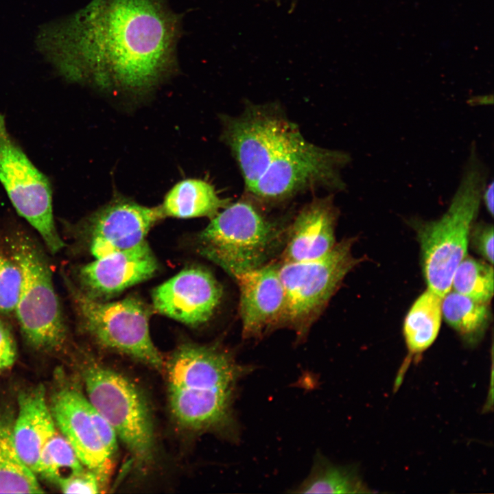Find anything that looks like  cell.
<instances>
[{
	"label": "cell",
	"instance_id": "8",
	"mask_svg": "<svg viewBox=\"0 0 494 494\" xmlns=\"http://www.w3.org/2000/svg\"><path fill=\"white\" fill-rule=\"evenodd\" d=\"M353 243V238L344 239L319 258L279 263L286 302L283 325L298 339L307 334L346 275L362 261L352 253Z\"/></svg>",
	"mask_w": 494,
	"mask_h": 494
},
{
	"label": "cell",
	"instance_id": "29",
	"mask_svg": "<svg viewBox=\"0 0 494 494\" xmlns=\"http://www.w3.org/2000/svg\"><path fill=\"white\" fill-rule=\"evenodd\" d=\"M91 413L98 435L106 450L113 458L118 447V438L116 432L109 422L92 405Z\"/></svg>",
	"mask_w": 494,
	"mask_h": 494
},
{
	"label": "cell",
	"instance_id": "26",
	"mask_svg": "<svg viewBox=\"0 0 494 494\" xmlns=\"http://www.w3.org/2000/svg\"><path fill=\"white\" fill-rule=\"evenodd\" d=\"M22 282L21 270L10 255L0 249V314L14 312Z\"/></svg>",
	"mask_w": 494,
	"mask_h": 494
},
{
	"label": "cell",
	"instance_id": "23",
	"mask_svg": "<svg viewBox=\"0 0 494 494\" xmlns=\"http://www.w3.org/2000/svg\"><path fill=\"white\" fill-rule=\"evenodd\" d=\"M368 489L351 467L334 465L316 457L308 477L296 488L298 493H362Z\"/></svg>",
	"mask_w": 494,
	"mask_h": 494
},
{
	"label": "cell",
	"instance_id": "2",
	"mask_svg": "<svg viewBox=\"0 0 494 494\" xmlns=\"http://www.w3.org/2000/svg\"><path fill=\"white\" fill-rule=\"evenodd\" d=\"M250 369L219 346L189 342L178 346L163 369L176 423L187 430L220 431L237 440L233 403L238 381Z\"/></svg>",
	"mask_w": 494,
	"mask_h": 494
},
{
	"label": "cell",
	"instance_id": "16",
	"mask_svg": "<svg viewBox=\"0 0 494 494\" xmlns=\"http://www.w3.org/2000/svg\"><path fill=\"white\" fill-rule=\"evenodd\" d=\"M158 263L147 241L84 265L79 278L88 296L104 301L151 278Z\"/></svg>",
	"mask_w": 494,
	"mask_h": 494
},
{
	"label": "cell",
	"instance_id": "12",
	"mask_svg": "<svg viewBox=\"0 0 494 494\" xmlns=\"http://www.w3.org/2000/svg\"><path fill=\"white\" fill-rule=\"evenodd\" d=\"M164 217L160 205L144 206L115 193L84 222L91 252L98 259L137 246L146 241L150 229Z\"/></svg>",
	"mask_w": 494,
	"mask_h": 494
},
{
	"label": "cell",
	"instance_id": "28",
	"mask_svg": "<svg viewBox=\"0 0 494 494\" xmlns=\"http://www.w3.org/2000/svg\"><path fill=\"white\" fill-rule=\"evenodd\" d=\"M474 249L490 264L493 263V227L491 224H480L470 233Z\"/></svg>",
	"mask_w": 494,
	"mask_h": 494
},
{
	"label": "cell",
	"instance_id": "30",
	"mask_svg": "<svg viewBox=\"0 0 494 494\" xmlns=\"http://www.w3.org/2000/svg\"><path fill=\"white\" fill-rule=\"evenodd\" d=\"M16 355L14 337L8 325L0 319V370L11 367Z\"/></svg>",
	"mask_w": 494,
	"mask_h": 494
},
{
	"label": "cell",
	"instance_id": "20",
	"mask_svg": "<svg viewBox=\"0 0 494 494\" xmlns=\"http://www.w3.org/2000/svg\"><path fill=\"white\" fill-rule=\"evenodd\" d=\"M442 298L427 289L414 301L403 324V335L408 355L401 366L395 386L401 383L412 358L419 356L436 340L442 318Z\"/></svg>",
	"mask_w": 494,
	"mask_h": 494
},
{
	"label": "cell",
	"instance_id": "17",
	"mask_svg": "<svg viewBox=\"0 0 494 494\" xmlns=\"http://www.w3.org/2000/svg\"><path fill=\"white\" fill-rule=\"evenodd\" d=\"M338 216L330 196L305 204L287 229L281 262L308 261L328 253L336 244Z\"/></svg>",
	"mask_w": 494,
	"mask_h": 494
},
{
	"label": "cell",
	"instance_id": "31",
	"mask_svg": "<svg viewBox=\"0 0 494 494\" xmlns=\"http://www.w3.org/2000/svg\"><path fill=\"white\" fill-rule=\"evenodd\" d=\"M494 185L492 182L484 190L483 200L484 203L491 215H493V198H494Z\"/></svg>",
	"mask_w": 494,
	"mask_h": 494
},
{
	"label": "cell",
	"instance_id": "10",
	"mask_svg": "<svg viewBox=\"0 0 494 494\" xmlns=\"http://www.w3.org/2000/svg\"><path fill=\"white\" fill-rule=\"evenodd\" d=\"M0 183L18 214L39 233L50 252H59L64 244L54 222L50 181L12 138L1 113Z\"/></svg>",
	"mask_w": 494,
	"mask_h": 494
},
{
	"label": "cell",
	"instance_id": "27",
	"mask_svg": "<svg viewBox=\"0 0 494 494\" xmlns=\"http://www.w3.org/2000/svg\"><path fill=\"white\" fill-rule=\"evenodd\" d=\"M56 483L64 493H98L104 486L95 473L85 467L60 478Z\"/></svg>",
	"mask_w": 494,
	"mask_h": 494
},
{
	"label": "cell",
	"instance_id": "3",
	"mask_svg": "<svg viewBox=\"0 0 494 494\" xmlns=\"http://www.w3.org/2000/svg\"><path fill=\"white\" fill-rule=\"evenodd\" d=\"M198 235L200 252L231 277L268 263L285 243L287 229L246 200L230 203Z\"/></svg>",
	"mask_w": 494,
	"mask_h": 494
},
{
	"label": "cell",
	"instance_id": "1",
	"mask_svg": "<svg viewBox=\"0 0 494 494\" xmlns=\"http://www.w3.org/2000/svg\"><path fill=\"white\" fill-rule=\"evenodd\" d=\"M181 19L167 0H92L64 25L59 71L104 92L148 95L178 71Z\"/></svg>",
	"mask_w": 494,
	"mask_h": 494
},
{
	"label": "cell",
	"instance_id": "5",
	"mask_svg": "<svg viewBox=\"0 0 494 494\" xmlns=\"http://www.w3.org/2000/svg\"><path fill=\"white\" fill-rule=\"evenodd\" d=\"M82 378L88 401L112 425L137 467L152 464L154 428L141 389L124 375L94 360L84 366Z\"/></svg>",
	"mask_w": 494,
	"mask_h": 494
},
{
	"label": "cell",
	"instance_id": "9",
	"mask_svg": "<svg viewBox=\"0 0 494 494\" xmlns=\"http://www.w3.org/2000/svg\"><path fill=\"white\" fill-rule=\"evenodd\" d=\"M349 161L344 152L318 147L302 136L273 157L248 192L272 203L314 187L341 189L340 170Z\"/></svg>",
	"mask_w": 494,
	"mask_h": 494
},
{
	"label": "cell",
	"instance_id": "15",
	"mask_svg": "<svg viewBox=\"0 0 494 494\" xmlns=\"http://www.w3.org/2000/svg\"><path fill=\"white\" fill-rule=\"evenodd\" d=\"M232 277L239 287L244 338H258L283 325L286 302L279 263H268Z\"/></svg>",
	"mask_w": 494,
	"mask_h": 494
},
{
	"label": "cell",
	"instance_id": "18",
	"mask_svg": "<svg viewBox=\"0 0 494 494\" xmlns=\"http://www.w3.org/2000/svg\"><path fill=\"white\" fill-rule=\"evenodd\" d=\"M56 430L44 388L37 386L21 392L12 437L21 459L35 473H38L42 450Z\"/></svg>",
	"mask_w": 494,
	"mask_h": 494
},
{
	"label": "cell",
	"instance_id": "14",
	"mask_svg": "<svg viewBox=\"0 0 494 494\" xmlns=\"http://www.w3.org/2000/svg\"><path fill=\"white\" fill-rule=\"evenodd\" d=\"M51 405L56 424L82 464L105 484L112 471L113 457L98 435L86 397L74 388L65 387L54 395Z\"/></svg>",
	"mask_w": 494,
	"mask_h": 494
},
{
	"label": "cell",
	"instance_id": "25",
	"mask_svg": "<svg viewBox=\"0 0 494 494\" xmlns=\"http://www.w3.org/2000/svg\"><path fill=\"white\" fill-rule=\"evenodd\" d=\"M84 468L70 443L56 429L42 450L38 473L57 482L60 478Z\"/></svg>",
	"mask_w": 494,
	"mask_h": 494
},
{
	"label": "cell",
	"instance_id": "4",
	"mask_svg": "<svg viewBox=\"0 0 494 494\" xmlns=\"http://www.w3.org/2000/svg\"><path fill=\"white\" fill-rule=\"evenodd\" d=\"M8 246L22 274L14 310L22 333L36 349H60L67 339V329L48 260L38 244L24 232L12 235Z\"/></svg>",
	"mask_w": 494,
	"mask_h": 494
},
{
	"label": "cell",
	"instance_id": "13",
	"mask_svg": "<svg viewBox=\"0 0 494 494\" xmlns=\"http://www.w3.org/2000/svg\"><path fill=\"white\" fill-rule=\"evenodd\" d=\"M223 290L207 270L192 267L156 287L152 292L154 309L191 327L207 322L220 303Z\"/></svg>",
	"mask_w": 494,
	"mask_h": 494
},
{
	"label": "cell",
	"instance_id": "22",
	"mask_svg": "<svg viewBox=\"0 0 494 494\" xmlns=\"http://www.w3.org/2000/svg\"><path fill=\"white\" fill-rule=\"evenodd\" d=\"M36 473L19 456L12 437V425L0 419V493H42Z\"/></svg>",
	"mask_w": 494,
	"mask_h": 494
},
{
	"label": "cell",
	"instance_id": "19",
	"mask_svg": "<svg viewBox=\"0 0 494 494\" xmlns=\"http://www.w3.org/2000/svg\"><path fill=\"white\" fill-rule=\"evenodd\" d=\"M230 204L209 182L200 178H186L176 183L165 194L160 205L165 217L210 219Z\"/></svg>",
	"mask_w": 494,
	"mask_h": 494
},
{
	"label": "cell",
	"instance_id": "21",
	"mask_svg": "<svg viewBox=\"0 0 494 494\" xmlns=\"http://www.w3.org/2000/svg\"><path fill=\"white\" fill-rule=\"evenodd\" d=\"M441 308L447 323L467 344H474L482 339L491 320L488 303L450 290L443 298Z\"/></svg>",
	"mask_w": 494,
	"mask_h": 494
},
{
	"label": "cell",
	"instance_id": "7",
	"mask_svg": "<svg viewBox=\"0 0 494 494\" xmlns=\"http://www.w3.org/2000/svg\"><path fill=\"white\" fill-rule=\"evenodd\" d=\"M83 329L99 346L163 370L165 360L152 342L150 311L134 296L113 302L93 298L67 280Z\"/></svg>",
	"mask_w": 494,
	"mask_h": 494
},
{
	"label": "cell",
	"instance_id": "6",
	"mask_svg": "<svg viewBox=\"0 0 494 494\" xmlns=\"http://www.w3.org/2000/svg\"><path fill=\"white\" fill-rule=\"evenodd\" d=\"M484 178L478 170L466 172L447 211L439 220L424 223L417 229L427 289L442 298L451 290L454 272L466 257Z\"/></svg>",
	"mask_w": 494,
	"mask_h": 494
},
{
	"label": "cell",
	"instance_id": "11",
	"mask_svg": "<svg viewBox=\"0 0 494 494\" xmlns=\"http://www.w3.org/2000/svg\"><path fill=\"white\" fill-rule=\"evenodd\" d=\"M222 138L239 167L248 191L281 150L302 136L272 105H249L237 117L224 116Z\"/></svg>",
	"mask_w": 494,
	"mask_h": 494
},
{
	"label": "cell",
	"instance_id": "24",
	"mask_svg": "<svg viewBox=\"0 0 494 494\" xmlns=\"http://www.w3.org/2000/svg\"><path fill=\"white\" fill-rule=\"evenodd\" d=\"M493 276L492 264L465 257L454 272L451 287L476 301L489 304L493 296Z\"/></svg>",
	"mask_w": 494,
	"mask_h": 494
}]
</instances>
